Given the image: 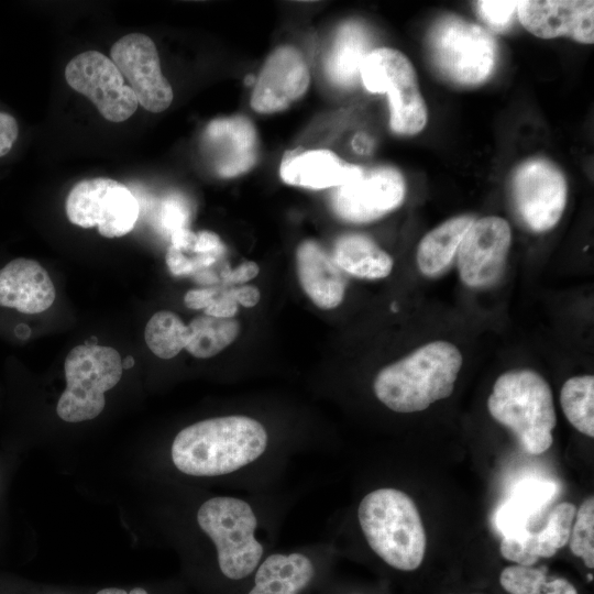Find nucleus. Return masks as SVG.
Wrapping results in <instances>:
<instances>
[{
    "mask_svg": "<svg viewBox=\"0 0 594 594\" xmlns=\"http://www.w3.org/2000/svg\"><path fill=\"white\" fill-rule=\"evenodd\" d=\"M267 432L248 416H223L195 422L175 437L172 460L183 473L216 476L234 472L258 459Z\"/></svg>",
    "mask_w": 594,
    "mask_h": 594,
    "instance_id": "1",
    "label": "nucleus"
},
{
    "mask_svg": "<svg viewBox=\"0 0 594 594\" xmlns=\"http://www.w3.org/2000/svg\"><path fill=\"white\" fill-rule=\"evenodd\" d=\"M460 350L448 341L429 342L375 376V396L396 413H417L449 397L461 370Z\"/></svg>",
    "mask_w": 594,
    "mask_h": 594,
    "instance_id": "2",
    "label": "nucleus"
},
{
    "mask_svg": "<svg viewBox=\"0 0 594 594\" xmlns=\"http://www.w3.org/2000/svg\"><path fill=\"white\" fill-rule=\"evenodd\" d=\"M358 517L370 548L391 568L411 572L425 558L427 538L419 510L404 492L385 487L366 494Z\"/></svg>",
    "mask_w": 594,
    "mask_h": 594,
    "instance_id": "3",
    "label": "nucleus"
},
{
    "mask_svg": "<svg viewBox=\"0 0 594 594\" xmlns=\"http://www.w3.org/2000/svg\"><path fill=\"white\" fill-rule=\"evenodd\" d=\"M491 416L508 428L520 447L538 455L552 446L557 425L552 391L532 370H512L498 376L487 399Z\"/></svg>",
    "mask_w": 594,
    "mask_h": 594,
    "instance_id": "4",
    "label": "nucleus"
},
{
    "mask_svg": "<svg viewBox=\"0 0 594 594\" xmlns=\"http://www.w3.org/2000/svg\"><path fill=\"white\" fill-rule=\"evenodd\" d=\"M197 521L215 543L218 566L227 580L241 581L254 573L264 549L255 539L257 520L245 501L212 497L199 507Z\"/></svg>",
    "mask_w": 594,
    "mask_h": 594,
    "instance_id": "5",
    "label": "nucleus"
},
{
    "mask_svg": "<svg viewBox=\"0 0 594 594\" xmlns=\"http://www.w3.org/2000/svg\"><path fill=\"white\" fill-rule=\"evenodd\" d=\"M66 388L56 413L67 422L96 418L106 405L105 393L114 387L122 375V360L110 346L82 344L75 346L65 359Z\"/></svg>",
    "mask_w": 594,
    "mask_h": 594,
    "instance_id": "6",
    "label": "nucleus"
},
{
    "mask_svg": "<svg viewBox=\"0 0 594 594\" xmlns=\"http://www.w3.org/2000/svg\"><path fill=\"white\" fill-rule=\"evenodd\" d=\"M428 47L440 73L465 86L487 79L497 57V44L491 33L479 24L451 14L432 24Z\"/></svg>",
    "mask_w": 594,
    "mask_h": 594,
    "instance_id": "7",
    "label": "nucleus"
},
{
    "mask_svg": "<svg viewBox=\"0 0 594 594\" xmlns=\"http://www.w3.org/2000/svg\"><path fill=\"white\" fill-rule=\"evenodd\" d=\"M360 78L373 94H386L389 105L391 129L403 135L420 132L428 119L415 68L399 51L373 48L364 59Z\"/></svg>",
    "mask_w": 594,
    "mask_h": 594,
    "instance_id": "8",
    "label": "nucleus"
},
{
    "mask_svg": "<svg viewBox=\"0 0 594 594\" xmlns=\"http://www.w3.org/2000/svg\"><path fill=\"white\" fill-rule=\"evenodd\" d=\"M65 209L73 224L97 227L99 233L109 239L128 234L140 212L133 193L124 184L107 177L77 183L66 198Z\"/></svg>",
    "mask_w": 594,
    "mask_h": 594,
    "instance_id": "9",
    "label": "nucleus"
},
{
    "mask_svg": "<svg viewBox=\"0 0 594 594\" xmlns=\"http://www.w3.org/2000/svg\"><path fill=\"white\" fill-rule=\"evenodd\" d=\"M67 84L87 97L108 121L122 122L138 109V99L114 63L98 51L73 57L65 67Z\"/></svg>",
    "mask_w": 594,
    "mask_h": 594,
    "instance_id": "10",
    "label": "nucleus"
},
{
    "mask_svg": "<svg viewBox=\"0 0 594 594\" xmlns=\"http://www.w3.org/2000/svg\"><path fill=\"white\" fill-rule=\"evenodd\" d=\"M405 193L404 177L396 168H363L359 177L334 188L331 205L341 219L365 223L398 208L404 201Z\"/></svg>",
    "mask_w": 594,
    "mask_h": 594,
    "instance_id": "11",
    "label": "nucleus"
},
{
    "mask_svg": "<svg viewBox=\"0 0 594 594\" xmlns=\"http://www.w3.org/2000/svg\"><path fill=\"white\" fill-rule=\"evenodd\" d=\"M513 193L519 216L536 232L553 228L566 202V183L550 162L534 158L521 164L513 179Z\"/></svg>",
    "mask_w": 594,
    "mask_h": 594,
    "instance_id": "12",
    "label": "nucleus"
},
{
    "mask_svg": "<svg viewBox=\"0 0 594 594\" xmlns=\"http://www.w3.org/2000/svg\"><path fill=\"white\" fill-rule=\"evenodd\" d=\"M110 59L129 81L138 103L158 113L166 110L174 98L169 81L161 70L157 48L151 37L130 33L113 43Z\"/></svg>",
    "mask_w": 594,
    "mask_h": 594,
    "instance_id": "13",
    "label": "nucleus"
},
{
    "mask_svg": "<svg viewBox=\"0 0 594 594\" xmlns=\"http://www.w3.org/2000/svg\"><path fill=\"white\" fill-rule=\"evenodd\" d=\"M512 242L508 222L496 216L474 220L458 249L462 282L472 288L488 287L503 274Z\"/></svg>",
    "mask_w": 594,
    "mask_h": 594,
    "instance_id": "14",
    "label": "nucleus"
},
{
    "mask_svg": "<svg viewBox=\"0 0 594 594\" xmlns=\"http://www.w3.org/2000/svg\"><path fill=\"white\" fill-rule=\"evenodd\" d=\"M309 84L304 55L292 45H282L265 61L252 91L251 107L263 114L284 111L306 94Z\"/></svg>",
    "mask_w": 594,
    "mask_h": 594,
    "instance_id": "15",
    "label": "nucleus"
},
{
    "mask_svg": "<svg viewBox=\"0 0 594 594\" xmlns=\"http://www.w3.org/2000/svg\"><path fill=\"white\" fill-rule=\"evenodd\" d=\"M524 28L540 38L568 36L576 42H594V1L521 0L517 6Z\"/></svg>",
    "mask_w": 594,
    "mask_h": 594,
    "instance_id": "16",
    "label": "nucleus"
},
{
    "mask_svg": "<svg viewBox=\"0 0 594 594\" xmlns=\"http://www.w3.org/2000/svg\"><path fill=\"white\" fill-rule=\"evenodd\" d=\"M202 146L216 173L227 178L250 170L258 155L256 130L243 116L212 120L204 132Z\"/></svg>",
    "mask_w": 594,
    "mask_h": 594,
    "instance_id": "17",
    "label": "nucleus"
},
{
    "mask_svg": "<svg viewBox=\"0 0 594 594\" xmlns=\"http://www.w3.org/2000/svg\"><path fill=\"white\" fill-rule=\"evenodd\" d=\"M54 284L36 261L19 257L0 270V306L23 314H40L55 300Z\"/></svg>",
    "mask_w": 594,
    "mask_h": 594,
    "instance_id": "18",
    "label": "nucleus"
},
{
    "mask_svg": "<svg viewBox=\"0 0 594 594\" xmlns=\"http://www.w3.org/2000/svg\"><path fill=\"white\" fill-rule=\"evenodd\" d=\"M363 167L350 164L329 150L286 152L279 167L283 182L310 189L336 188L361 175Z\"/></svg>",
    "mask_w": 594,
    "mask_h": 594,
    "instance_id": "19",
    "label": "nucleus"
},
{
    "mask_svg": "<svg viewBox=\"0 0 594 594\" xmlns=\"http://www.w3.org/2000/svg\"><path fill=\"white\" fill-rule=\"evenodd\" d=\"M296 267L300 286L320 309L338 307L345 293V279L332 256L314 240L302 241L296 251Z\"/></svg>",
    "mask_w": 594,
    "mask_h": 594,
    "instance_id": "20",
    "label": "nucleus"
},
{
    "mask_svg": "<svg viewBox=\"0 0 594 594\" xmlns=\"http://www.w3.org/2000/svg\"><path fill=\"white\" fill-rule=\"evenodd\" d=\"M246 594H301L315 581L316 568L302 553H274L254 571Z\"/></svg>",
    "mask_w": 594,
    "mask_h": 594,
    "instance_id": "21",
    "label": "nucleus"
},
{
    "mask_svg": "<svg viewBox=\"0 0 594 594\" xmlns=\"http://www.w3.org/2000/svg\"><path fill=\"white\" fill-rule=\"evenodd\" d=\"M367 29L360 22L348 21L340 25L326 59V73L338 86L350 87L360 77L361 66L373 48Z\"/></svg>",
    "mask_w": 594,
    "mask_h": 594,
    "instance_id": "22",
    "label": "nucleus"
},
{
    "mask_svg": "<svg viewBox=\"0 0 594 594\" xmlns=\"http://www.w3.org/2000/svg\"><path fill=\"white\" fill-rule=\"evenodd\" d=\"M556 493L552 482L531 480L520 483L495 514V525L503 537L529 531L530 521L550 504Z\"/></svg>",
    "mask_w": 594,
    "mask_h": 594,
    "instance_id": "23",
    "label": "nucleus"
},
{
    "mask_svg": "<svg viewBox=\"0 0 594 594\" xmlns=\"http://www.w3.org/2000/svg\"><path fill=\"white\" fill-rule=\"evenodd\" d=\"M332 258L339 268L365 279L384 278L391 274L394 265L387 252L371 238L359 233H349L338 238Z\"/></svg>",
    "mask_w": 594,
    "mask_h": 594,
    "instance_id": "24",
    "label": "nucleus"
},
{
    "mask_svg": "<svg viewBox=\"0 0 594 594\" xmlns=\"http://www.w3.org/2000/svg\"><path fill=\"white\" fill-rule=\"evenodd\" d=\"M473 221L471 216H459L428 232L417 249L416 258L419 271L426 276H437L444 272Z\"/></svg>",
    "mask_w": 594,
    "mask_h": 594,
    "instance_id": "25",
    "label": "nucleus"
},
{
    "mask_svg": "<svg viewBox=\"0 0 594 594\" xmlns=\"http://www.w3.org/2000/svg\"><path fill=\"white\" fill-rule=\"evenodd\" d=\"M498 582L507 594H580L571 581L549 574L544 565L510 564L501 571Z\"/></svg>",
    "mask_w": 594,
    "mask_h": 594,
    "instance_id": "26",
    "label": "nucleus"
},
{
    "mask_svg": "<svg viewBox=\"0 0 594 594\" xmlns=\"http://www.w3.org/2000/svg\"><path fill=\"white\" fill-rule=\"evenodd\" d=\"M189 341L186 350L199 359L211 358L230 345L240 332V324L233 318H218L209 315L195 317L188 324Z\"/></svg>",
    "mask_w": 594,
    "mask_h": 594,
    "instance_id": "27",
    "label": "nucleus"
},
{
    "mask_svg": "<svg viewBox=\"0 0 594 594\" xmlns=\"http://www.w3.org/2000/svg\"><path fill=\"white\" fill-rule=\"evenodd\" d=\"M560 404L569 422L581 433L594 437V377L573 376L560 392Z\"/></svg>",
    "mask_w": 594,
    "mask_h": 594,
    "instance_id": "28",
    "label": "nucleus"
},
{
    "mask_svg": "<svg viewBox=\"0 0 594 594\" xmlns=\"http://www.w3.org/2000/svg\"><path fill=\"white\" fill-rule=\"evenodd\" d=\"M145 342L161 359H172L186 348L189 341L188 326L173 311L155 312L145 326Z\"/></svg>",
    "mask_w": 594,
    "mask_h": 594,
    "instance_id": "29",
    "label": "nucleus"
},
{
    "mask_svg": "<svg viewBox=\"0 0 594 594\" xmlns=\"http://www.w3.org/2000/svg\"><path fill=\"white\" fill-rule=\"evenodd\" d=\"M570 550L588 570L594 568V498L587 497L579 509L570 535Z\"/></svg>",
    "mask_w": 594,
    "mask_h": 594,
    "instance_id": "30",
    "label": "nucleus"
},
{
    "mask_svg": "<svg viewBox=\"0 0 594 594\" xmlns=\"http://www.w3.org/2000/svg\"><path fill=\"white\" fill-rule=\"evenodd\" d=\"M575 514L574 504L569 502L558 504L549 514L546 526L536 531L539 543L556 554L570 539Z\"/></svg>",
    "mask_w": 594,
    "mask_h": 594,
    "instance_id": "31",
    "label": "nucleus"
},
{
    "mask_svg": "<svg viewBox=\"0 0 594 594\" xmlns=\"http://www.w3.org/2000/svg\"><path fill=\"white\" fill-rule=\"evenodd\" d=\"M499 551L507 561L524 566H535L539 559L554 556L539 543L536 532L531 530L520 536L503 537Z\"/></svg>",
    "mask_w": 594,
    "mask_h": 594,
    "instance_id": "32",
    "label": "nucleus"
},
{
    "mask_svg": "<svg viewBox=\"0 0 594 594\" xmlns=\"http://www.w3.org/2000/svg\"><path fill=\"white\" fill-rule=\"evenodd\" d=\"M518 1L510 0H482L475 2L479 15L491 28L502 31L510 24Z\"/></svg>",
    "mask_w": 594,
    "mask_h": 594,
    "instance_id": "33",
    "label": "nucleus"
},
{
    "mask_svg": "<svg viewBox=\"0 0 594 594\" xmlns=\"http://www.w3.org/2000/svg\"><path fill=\"white\" fill-rule=\"evenodd\" d=\"M189 216V207L182 196L173 194L163 199L161 223L169 234L178 229L188 228Z\"/></svg>",
    "mask_w": 594,
    "mask_h": 594,
    "instance_id": "34",
    "label": "nucleus"
},
{
    "mask_svg": "<svg viewBox=\"0 0 594 594\" xmlns=\"http://www.w3.org/2000/svg\"><path fill=\"white\" fill-rule=\"evenodd\" d=\"M237 311L238 305L231 294V289L222 290L217 288L216 299L213 304L205 310V314L218 318H233Z\"/></svg>",
    "mask_w": 594,
    "mask_h": 594,
    "instance_id": "35",
    "label": "nucleus"
},
{
    "mask_svg": "<svg viewBox=\"0 0 594 594\" xmlns=\"http://www.w3.org/2000/svg\"><path fill=\"white\" fill-rule=\"evenodd\" d=\"M19 135V125L14 117L0 112V157L7 155Z\"/></svg>",
    "mask_w": 594,
    "mask_h": 594,
    "instance_id": "36",
    "label": "nucleus"
},
{
    "mask_svg": "<svg viewBox=\"0 0 594 594\" xmlns=\"http://www.w3.org/2000/svg\"><path fill=\"white\" fill-rule=\"evenodd\" d=\"M165 260L170 273L175 276L194 274L196 272L191 258L172 245L167 249Z\"/></svg>",
    "mask_w": 594,
    "mask_h": 594,
    "instance_id": "37",
    "label": "nucleus"
},
{
    "mask_svg": "<svg viewBox=\"0 0 594 594\" xmlns=\"http://www.w3.org/2000/svg\"><path fill=\"white\" fill-rule=\"evenodd\" d=\"M260 272L258 265L253 261H246L235 268L224 270L221 274L226 284H240L254 278Z\"/></svg>",
    "mask_w": 594,
    "mask_h": 594,
    "instance_id": "38",
    "label": "nucleus"
},
{
    "mask_svg": "<svg viewBox=\"0 0 594 594\" xmlns=\"http://www.w3.org/2000/svg\"><path fill=\"white\" fill-rule=\"evenodd\" d=\"M217 295V287H205L190 289L184 297L186 307L190 309H207L209 308Z\"/></svg>",
    "mask_w": 594,
    "mask_h": 594,
    "instance_id": "39",
    "label": "nucleus"
},
{
    "mask_svg": "<svg viewBox=\"0 0 594 594\" xmlns=\"http://www.w3.org/2000/svg\"><path fill=\"white\" fill-rule=\"evenodd\" d=\"M231 294L237 304L239 302L244 307L255 306L261 298L260 290L255 286L250 285L240 288H231Z\"/></svg>",
    "mask_w": 594,
    "mask_h": 594,
    "instance_id": "40",
    "label": "nucleus"
},
{
    "mask_svg": "<svg viewBox=\"0 0 594 594\" xmlns=\"http://www.w3.org/2000/svg\"><path fill=\"white\" fill-rule=\"evenodd\" d=\"M96 594H148V593L144 588H141V587H135L131 590L129 593H127L122 588L108 587V588L100 590Z\"/></svg>",
    "mask_w": 594,
    "mask_h": 594,
    "instance_id": "41",
    "label": "nucleus"
},
{
    "mask_svg": "<svg viewBox=\"0 0 594 594\" xmlns=\"http://www.w3.org/2000/svg\"><path fill=\"white\" fill-rule=\"evenodd\" d=\"M134 365V360L132 356H128L125 361L122 362V367L131 369Z\"/></svg>",
    "mask_w": 594,
    "mask_h": 594,
    "instance_id": "42",
    "label": "nucleus"
},
{
    "mask_svg": "<svg viewBox=\"0 0 594 594\" xmlns=\"http://www.w3.org/2000/svg\"><path fill=\"white\" fill-rule=\"evenodd\" d=\"M345 594H361V593H358V592H351V593H345Z\"/></svg>",
    "mask_w": 594,
    "mask_h": 594,
    "instance_id": "43",
    "label": "nucleus"
},
{
    "mask_svg": "<svg viewBox=\"0 0 594 594\" xmlns=\"http://www.w3.org/2000/svg\"><path fill=\"white\" fill-rule=\"evenodd\" d=\"M473 594H479V593H473Z\"/></svg>",
    "mask_w": 594,
    "mask_h": 594,
    "instance_id": "44",
    "label": "nucleus"
}]
</instances>
